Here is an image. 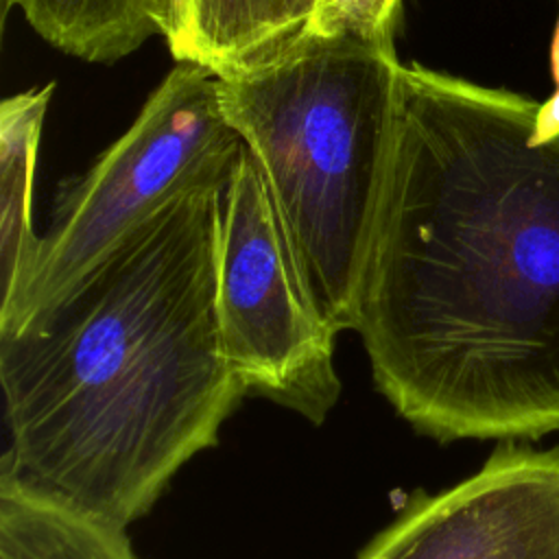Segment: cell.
<instances>
[{
  "label": "cell",
  "instance_id": "7",
  "mask_svg": "<svg viewBox=\"0 0 559 559\" xmlns=\"http://www.w3.org/2000/svg\"><path fill=\"white\" fill-rule=\"evenodd\" d=\"M317 0H164L162 35L177 63L216 79L251 72L314 31Z\"/></svg>",
  "mask_w": 559,
  "mask_h": 559
},
{
  "label": "cell",
  "instance_id": "8",
  "mask_svg": "<svg viewBox=\"0 0 559 559\" xmlns=\"http://www.w3.org/2000/svg\"><path fill=\"white\" fill-rule=\"evenodd\" d=\"M0 559H135L122 526L0 474Z\"/></svg>",
  "mask_w": 559,
  "mask_h": 559
},
{
  "label": "cell",
  "instance_id": "3",
  "mask_svg": "<svg viewBox=\"0 0 559 559\" xmlns=\"http://www.w3.org/2000/svg\"><path fill=\"white\" fill-rule=\"evenodd\" d=\"M400 68L393 37L312 31L273 61L216 79L221 109L264 175L299 277L336 334L356 330Z\"/></svg>",
  "mask_w": 559,
  "mask_h": 559
},
{
  "label": "cell",
  "instance_id": "4",
  "mask_svg": "<svg viewBox=\"0 0 559 559\" xmlns=\"http://www.w3.org/2000/svg\"><path fill=\"white\" fill-rule=\"evenodd\" d=\"M242 148L216 76L175 63L133 124L61 186L50 227L15 286L0 297V338L24 332L173 201L225 188Z\"/></svg>",
  "mask_w": 559,
  "mask_h": 559
},
{
  "label": "cell",
  "instance_id": "2",
  "mask_svg": "<svg viewBox=\"0 0 559 559\" xmlns=\"http://www.w3.org/2000/svg\"><path fill=\"white\" fill-rule=\"evenodd\" d=\"M225 188L155 214L55 308L0 338L2 472L127 528L247 393L216 317Z\"/></svg>",
  "mask_w": 559,
  "mask_h": 559
},
{
  "label": "cell",
  "instance_id": "6",
  "mask_svg": "<svg viewBox=\"0 0 559 559\" xmlns=\"http://www.w3.org/2000/svg\"><path fill=\"white\" fill-rule=\"evenodd\" d=\"M358 559H559V445H500L463 483L417 493Z\"/></svg>",
  "mask_w": 559,
  "mask_h": 559
},
{
  "label": "cell",
  "instance_id": "9",
  "mask_svg": "<svg viewBox=\"0 0 559 559\" xmlns=\"http://www.w3.org/2000/svg\"><path fill=\"white\" fill-rule=\"evenodd\" d=\"M50 46L90 63H114L162 35L164 0H4Z\"/></svg>",
  "mask_w": 559,
  "mask_h": 559
},
{
  "label": "cell",
  "instance_id": "5",
  "mask_svg": "<svg viewBox=\"0 0 559 559\" xmlns=\"http://www.w3.org/2000/svg\"><path fill=\"white\" fill-rule=\"evenodd\" d=\"M216 317L225 356L247 393L321 424L338 400L336 330L295 266L264 175L242 144L223 190Z\"/></svg>",
  "mask_w": 559,
  "mask_h": 559
},
{
  "label": "cell",
  "instance_id": "1",
  "mask_svg": "<svg viewBox=\"0 0 559 559\" xmlns=\"http://www.w3.org/2000/svg\"><path fill=\"white\" fill-rule=\"evenodd\" d=\"M544 103L400 68L358 286L378 389L437 439L559 432V79Z\"/></svg>",
  "mask_w": 559,
  "mask_h": 559
},
{
  "label": "cell",
  "instance_id": "10",
  "mask_svg": "<svg viewBox=\"0 0 559 559\" xmlns=\"http://www.w3.org/2000/svg\"><path fill=\"white\" fill-rule=\"evenodd\" d=\"M52 90L55 83H46L0 105V297L15 286L39 240L31 214L33 181Z\"/></svg>",
  "mask_w": 559,
  "mask_h": 559
},
{
  "label": "cell",
  "instance_id": "11",
  "mask_svg": "<svg viewBox=\"0 0 559 559\" xmlns=\"http://www.w3.org/2000/svg\"><path fill=\"white\" fill-rule=\"evenodd\" d=\"M402 0H317L314 33L393 37Z\"/></svg>",
  "mask_w": 559,
  "mask_h": 559
}]
</instances>
